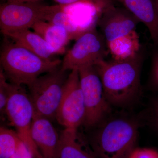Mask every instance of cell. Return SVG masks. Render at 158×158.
<instances>
[{"label": "cell", "mask_w": 158, "mask_h": 158, "mask_svg": "<svg viewBox=\"0 0 158 158\" xmlns=\"http://www.w3.org/2000/svg\"><path fill=\"white\" fill-rule=\"evenodd\" d=\"M143 60V56L139 53L128 60L107 61L103 59L94 65L111 106L125 107L139 98Z\"/></svg>", "instance_id": "obj_1"}, {"label": "cell", "mask_w": 158, "mask_h": 158, "mask_svg": "<svg viewBox=\"0 0 158 158\" xmlns=\"http://www.w3.org/2000/svg\"><path fill=\"white\" fill-rule=\"evenodd\" d=\"M0 62L10 83L28 86L42 74L59 68L62 61L43 59L11 40H5L1 48Z\"/></svg>", "instance_id": "obj_2"}, {"label": "cell", "mask_w": 158, "mask_h": 158, "mask_svg": "<svg viewBox=\"0 0 158 158\" xmlns=\"http://www.w3.org/2000/svg\"><path fill=\"white\" fill-rule=\"evenodd\" d=\"M139 123L118 117L103 123L94 134L91 145L99 158H128L138 139Z\"/></svg>", "instance_id": "obj_3"}, {"label": "cell", "mask_w": 158, "mask_h": 158, "mask_svg": "<svg viewBox=\"0 0 158 158\" xmlns=\"http://www.w3.org/2000/svg\"><path fill=\"white\" fill-rule=\"evenodd\" d=\"M61 67L38 77L28 86L34 116L56 119L68 76Z\"/></svg>", "instance_id": "obj_4"}, {"label": "cell", "mask_w": 158, "mask_h": 158, "mask_svg": "<svg viewBox=\"0 0 158 158\" xmlns=\"http://www.w3.org/2000/svg\"><path fill=\"white\" fill-rule=\"evenodd\" d=\"M78 70L85 106L82 125L86 128H91L100 123L110 113L112 106L106 98L101 80L94 65Z\"/></svg>", "instance_id": "obj_5"}, {"label": "cell", "mask_w": 158, "mask_h": 158, "mask_svg": "<svg viewBox=\"0 0 158 158\" xmlns=\"http://www.w3.org/2000/svg\"><path fill=\"white\" fill-rule=\"evenodd\" d=\"M11 84L6 116L33 158H43L32 138L31 128L34 111L29 94L22 85Z\"/></svg>", "instance_id": "obj_6"}, {"label": "cell", "mask_w": 158, "mask_h": 158, "mask_svg": "<svg viewBox=\"0 0 158 158\" xmlns=\"http://www.w3.org/2000/svg\"><path fill=\"white\" fill-rule=\"evenodd\" d=\"M58 7V5L48 6L40 2H5L0 6L1 33L31 29L38 22H48Z\"/></svg>", "instance_id": "obj_7"}, {"label": "cell", "mask_w": 158, "mask_h": 158, "mask_svg": "<svg viewBox=\"0 0 158 158\" xmlns=\"http://www.w3.org/2000/svg\"><path fill=\"white\" fill-rule=\"evenodd\" d=\"M106 46L102 34L99 33L96 27L90 29L77 39L73 46L65 54L61 69L64 71L79 70L95 65L98 61L104 59Z\"/></svg>", "instance_id": "obj_8"}, {"label": "cell", "mask_w": 158, "mask_h": 158, "mask_svg": "<svg viewBox=\"0 0 158 158\" xmlns=\"http://www.w3.org/2000/svg\"><path fill=\"white\" fill-rule=\"evenodd\" d=\"M85 112L78 70L73 69L71 71L64 85L56 119L65 130L77 133L83 125Z\"/></svg>", "instance_id": "obj_9"}, {"label": "cell", "mask_w": 158, "mask_h": 158, "mask_svg": "<svg viewBox=\"0 0 158 158\" xmlns=\"http://www.w3.org/2000/svg\"><path fill=\"white\" fill-rule=\"evenodd\" d=\"M140 21L127 9L111 4L98 22L106 44L136 31Z\"/></svg>", "instance_id": "obj_10"}, {"label": "cell", "mask_w": 158, "mask_h": 158, "mask_svg": "<svg viewBox=\"0 0 158 158\" xmlns=\"http://www.w3.org/2000/svg\"><path fill=\"white\" fill-rule=\"evenodd\" d=\"M31 133L33 141L43 158H56L60 135L51 120L44 117L34 116Z\"/></svg>", "instance_id": "obj_11"}, {"label": "cell", "mask_w": 158, "mask_h": 158, "mask_svg": "<svg viewBox=\"0 0 158 158\" xmlns=\"http://www.w3.org/2000/svg\"><path fill=\"white\" fill-rule=\"evenodd\" d=\"M147 27L153 42L158 45V13L154 0H116Z\"/></svg>", "instance_id": "obj_12"}, {"label": "cell", "mask_w": 158, "mask_h": 158, "mask_svg": "<svg viewBox=\"0 0 158 158\" xmlns=\"http://www.w3.org/2000/svg\"><path fill=\"white\" fill-rule=\"evenodd\" d=\"M10 40L47 60H52L53 51L43 38L30 29L2 32Z\"/></svg>", "instance_id": "obj_13"}, {"label": "cell", "mask_w": 158, "mask_h": 158, "mask_svg": "<svg viewBox=\"0 0 158 158\" xmlns=\"http://www.w3.org/2000/svg\"><path fill=\"white\" fill-rule=\"evenodd\" d=\"M31 29L45 40L55 55L65 53L66 47L71 40L64 28L41 21L35 23Z\"/></svg>", "instance_id": "obj_14"}, {"label": "cell", "mask_w": 158, "mask_h": 158, "mask_svg": "<svg viewBox=\"0 0 158 158\" xmlns=\"http://www.w3.org/2000/svg\"><path fill=\"white\" fill-rule=\"evenodd\" d=\"M140 46L139 37L136 31L106 44L113 60L116 61L134 58L140 53Z\"/></svg>", "instance_id": "obj_15"}, {"label": "cell", "mask_w": 158, "mask_h": 158, "mask_svg": "<svg viewBox=\"0 0 158 158\" xmlns=\"http://www.w3.org/2000/svg\"><path fill=\"white\" fill-rule=\"evenodd\" d=\"M77 133L64 130L60 135L56 158H93L77 141Z\"/></svg>", "instance_id": "obj_16"}, {"label": "cell", "mask_w": 158, "mask_h": 158, "mask_svg": "<svg viewBox=\"0 0 158 158\" xmlns=\"http://www.w3.org/2000/svg\"><path fill=\"white\" fill-rule=\"evenodd\" d=\"M48 22L64 28L69 34L71 40H76L85 33L65 11L64 6L58 5V8L51 15Z\"/></svg>", "instance_id": "obj_17"}, {"label": "cell", "mask_w": 158, "mask_h": 158, "mask_svg": "<svg viewBox=\"0 0 158 158\" xmlns=\"http://www.w3.org/2000/svg\"><path fill=\"white\" fill-rule=\"evenodd\" d=\"M23 144L15 131L1 127L0 158H11Z\"/></svg>", "instance_id": "obj_18"}, {"label": "cell", "mask_w": 158, "mask_h": 158, "mask_svg": "<svg viewBox=\"0 0 158 158\" xmlns=\"http://www.w3.org/2000/svg\"><path fill=\"white\" fill-rule=\"evenodd\" d=\"M11 83L6 79L2 69H0V112L1 115L6 114L7 103L10 96Z\"/></svg>", "instance_id": "obj_19"}, {"label": "cell", "mask_w": 158, "mask_h": 158, "mask_svg": "<svg viewBox=\"0 0 158 158\" xmlns=\"http://www.w3.org/2000/svg\"><path fill=\"white\" fill-rule=\"evenodd\" d=\"M148 86L151 90L158 92V52L153 56Z\"/></svg>", "instance_id": "obj_20"}, {"label": "cell", "mask_w": 158, "mask_h": 158, "mask_svg": "<svg viewBox=\"0 0 158 158\" xmlns=\"http://www.w3.org/2000/svg\"><path fill=\"white\" fill-rule=\"evenodd\" d=\"M128 158H158V151L151 148H135Z\"/></svg>", "instance_id": "obj_21"}, {"label": "cell", "mask_w": 158, "mask_h": 158, "mask_svg": "<svg viewBox=\"0 0 158 158\" xmlns=\"http://www.w3.org/2000/svg\"><path fill=\"white\" fill-rule=\"evenodd\" d=\"M150 118L153 127L158 133V97L154 99L152 102Z\"/></svg>", "instance_id": "obj_22"}, {"label": "cell", "mask_w": 158, "mask_h": 158, "mask_svg": "<svg viewBox=\"0 0 158 158\" xmlns=\"http://www.w3.org/2000/svg\"><path fill=\"white\" fill-rule=\"evenodd\" d=\"M11 158H34L24 144H22Z\"/></svg>", "instance_id": "obj_23"}, {"label": "cell", "mask_w": 158, "mask_h": 158, "mask_svg": "<svg viewBox=\"0 0 158 158\" xmlns=\"http://www.w3.org/2000/svg\"><path fill=\"white\" fill-rule=\"evenodd\" d=\"M53 1L58 3V5L65 6L76 4L82 0H53Z\"/></svg>", "instance_id": "obj_24"}, {"label": "cell", "mask_w": 158, "mask_h": 158, "mask_svg": "<svg viewBox=\"0 0 158 158\" xmlns=\"http://www.w3.org/2000/svg\"><path fill=\"white\" fill-rule=\"evenodd\" d=\"M2 1L5 2H9L23 3L39 2L42 0H2Z\"/></svg>", "instance_id": "obj_25"}, {"label": "cell", "mask_w": 158, "mask_h": 158, "mask_svg": "<svg viewBox=\"0 0 158 158\" xmlns=\"http://www.w3.org/2000/svg\"><path fill=\"white\" fill-rule=\"evenodd\" d=\"M155 3L156 8L157 11L158 13V0H154Z\"/></svg>", "instance_id": "obj_26"}]
</instances>
